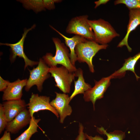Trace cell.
Listing matches in <instances>:
<instances>
[{
  "mask_svg": "<svg viewBox=\"0 0 140 140\" xmlns=\"http://www.w3.org/2000/svg\"><path fill=\"white\" fill-rule=\"evenodd\" d=\"M52 39L56 48L55 55L53 56L51 53H47L43 57L44 61L50 67L60 64L70 71L75 72L77 69L71 62L69 50L59 38Z\"/></svg>",
  "mask_w": 140,
  "mask_h": 140,
  "instance_id": "1",
  "label": "cell"
},
{
  "mask_svg": "<svg viewBox=\"0 0 140 140\" xmlns=\"http://www.w3.org/2000/svg\"><path fill=\"white\" fill-rule=\"evenodd\" d=\"M107 44L100 45L94 41L87 40L78 44L75 48L77 60L80 63L85 62L88 65L90 71L94 70L92 63L94 57L100 50L106 49Z\"/></svg>",
  "mask_w": 140,
  "mask_h": 140,
  "instance_id": "2",
  "label": "cell"
},
{
  "mask_svg": "<svg viewBox=\"0 0 140 140\" xmlns=\"http://www.w3.org/2000/svg\"><path fill=\"white\" fill-rule=\"evenodd\" d=\"M94 33V41L101 45L107 44L115 38L120 36L111 24L104 20H88Z\"/></svg>",
  "mask_w": 140,
  "mask_h": 140,
  "instance_id": "3",
  "label": "cell"
},
{
  "mask_svg": "<svg viewBox=\"0 0 140 140\" xmlns=\"http://www.w3.org/2000/svg\"><path fill=\"white\" fill-rule=\"evenodd\" d=\"M88 15H85L72 18L66 27V33L79 36L88 40L94 41V32L88 22Z\"/></svg>",
  "mask_w": 140,
  "mask_h": 140,
  "instance_id": "4",
  "label": "cell"
},
{
  "mask_svg": "<svg viewBox=\"0 0 140 140\" xmlns=\"http://www.w3.org/2000/svg\"><path fill=\"white\" fill-rule=\"evenodd\" d=\"M49 72L54 79L55 86L64 93H69L71 84L75 76V72L70 71L62 66L60 67L57 66L50 67Z\"/></svg>",
  "mask_w": 140,
  "mask_h": 140,
  "instance_id": "5",
  "label": "cell"
},
{
  "mask_svg": "<svg viewBox=\"0 0 140 140\" xmlns=\"http://www.w3.org/2000/svg\"><path fill=\"white\" fill-rule=\"evenodd\" d=\"M49 68L43 60L40 58L36 68L32 70L29 69L30 75L25 87V91H28L32 86L36 85L38 90L41 92L43 83L50 76Z\"/></svg>",
  "mask_w": 140,
  "mask_h": 140,
  "instance_id": "6",
  "label": "cell"
},
{
  "mask_svg": "<svg viewBox=\"0 0 140 140\" xmlns=\"http://www.w3.org/2000/svg\"><path fill=\"white\" fill-rule=\"evenodd\" d=\"M114 78L113 74L103 78L98 81H95L94 86L83 94V98L86 102L91 101L95 109V104L96 100L103 98L104 94L110 84V80Z\"/></svg>",
  "mask_w": 140,
  "mask_h": 140,
  "instance_id": "7",
  "label": "cell"
},
{
  "mask_svg": "<svg viewBox=\"0 0 140 140\" xmlns=\"http://www.w3.org/2000/svg\"><path fill=\"white\" fill-rule=\"evenodd\" d=\"M50 100L49 97L32 93L27 105L31 117L33 116L34 113L39 111L47 110L52 112L58 118L59 114L55 109L51 105Z\"/></svg>",
  "mask_w": 140,
  "mask_h": 140,
  "instance_id": "8",
  "label": "cell"
},
{
  "mask_svg": "<svg viewBox=\"0 0 140 140\" xmlns=\"http://www.w3.org/2000/svg\"><path fill=\"white\" fill-rule=\"evenodd\" d=\"M36 27L33 25L31 28L28 29H25L22 37L18 42L15 44L3 43H0L1 45H4L9 46L11 48L12 52L11 60L13 61L17 56L23 58L25 62L24 68L28 66L32 67L38 64V62L32 61L29 59L25 54L24 51V43L27 33L30 31L34 29Z\"/></svg>",
  "mask_w": 140,
  "mask_h": 140,
  "instance_id": "9",
  "label": "cell"
},
{
  "mask_svg": "<svg viewBox=\"0 0 140 140\" xmlns=\"http://www.w3.org/2000/svg\"><path fill=\"white\" fill-rule=\"evenodd\" d=\"M55 93L56 97L50 102V104L57 111L60 118V122L62 123L66 117L70 115L72 112V108L69 104V97L66 94Z\"/></svg>",
  "mask_w": 140,
  "mask_h": 140,
  "instance_id": "10",
  "label": "cell"
},
{
  "mask_svg": "<svg viewBox=\"0 0 140 140\" xmlns=\"http://www.w3.org/2000/svg\"><path fill=\"white\" fill-rule=\"evenodd\" d=\"M27 80L18 79L12 82H10L6 88L3 91L2 100L3 101L21 99L22 96V89L25 86Z\"/></svg>",
  "mask_w": 140,
  "mask_h": 140,
  "instance_id": "11",
  "label": "cell"
},
{
  "mask_svg": "<svg viewBox=\"0 0 140 140\" xmlns=\"http://www.w3.org/2000/svg\"><path fill=\"white\" fill-rule=\"evenodd\" d=\"M31 117L26 108L18 114L12 120L8 123L6 130L12 134H16L23 128L29 124Z\"/></svg>",
  "mask_w": 140,
  "mask_h": 140,
  "instance_id": "12",
  "label": "cell"
},
{
  "mask_svg": "<svg viewBox=\"0 0 140 140\" xmlns=\"http://www.w3.org/2000/svg\"><path fill=\"white\" fill-rule=\"evenodd\" d=\"M129 10V20L127 26V33L123 38L118 44L117 47H121L125 46L128 51L131 52L132 48L128 44V37L131 32L140 25V10L131 9Z\"/></svg>",
  "mask_w": 140,
  "mask_h": 140,
  "instance_id": "13",
  "label": "cell"
},
{
  "mask_svg": "<svg viewBox=\"0 0 140 140\" xmlns=\"http://www.w3.org/2000/svg\"><path fill=\"white\" fill-rule=\"evenodd\" d=\"M2 104L8 122L26 108L27 106L25 101L21 99L6 101Z\"/></svg>",
  "mask_w": 140,
  "mask_h": 140,
  "instance_id": "14",
  "label": "cell"
},
{
  "mask_svg": "<svg viewBox=\"0 0 140 140\" xmlns=\"http://www.w3.org/2000/svg\"><path fill=\"white\" fill-rule=\"evenodd\" d=\"M50 27L56 31L64 39L66 45L69 48L70 56L71 62L72 64L75 66L76 62L77 60V57L75 52V48L79 44L86 41L87 39L80 36L75 35L71 38L68 37L57 30L52 26Z\"/></svg>",
  "mask_w": 140,
  "mask_h": 140,
  "instance_id": "15",
  "label": "cell"
},
{
  "mask_svg": "<svg viewBox=\"0 0 140 140\" xmlns=\"http://www.w3.org/2000/svg\"><path fill=\"white\" fill-rule=\"evenodd\" d=\"M140 58V52L132 57H130L125 60L123 66L113 73L114 78L124 76L126 71H130L132 72L135 75L137 80L140 78L135 72V67L138 60Z\"/></svg>",
  "mask_w": 140,
  "mask_h": 140,
  "instance_id": "16",
  "label": "cell"
},
{
  "mask_svg": "<svg viewBox=\"0 0 140 140\" xmlns=\"http://www.w3.org/2000/svg\"><path fill=\"white\" fill-rule=\"evenodd\" d=\"M75 73V76L78 77V78L76 81H74V89L69 97L70 101L77 94H83L86 91L92 88L90 84L85 81L83 75V72L81 68L77 69Z\"/></svg>",
  "mask_w": 140,
  "mask_h": 140,
  "instance_id": "17",
  "label": "cell"
},
{
  "mask_svg": "<svg viewBox=\"0 0 140 140\" xmlns=\"http://www.w3.org/2000/svg\"><path fill=\"white\" fill-rule=\"evenodd\" d=\"M97 131L100 134L106 135L107 137L106 140H123L125 138V133L120 130H115L113 132H107L103 127L97 128ZM86 138L88 140H104L99 136L92 137L85 134Z\"/></svg>",
  "mask_w": 140,
  "mask_h": 140,
  "instance_id": "18",
  "label": "cell"
},
{
  "mask_svg": "<svg viewBox=\"0 0 140 140\" xmlns=\"http://www.w3.org/2000/svg\"><path fill=\"white\" fill-rule=\"evenodd\" d=\"M40 120V119H36L33 116L32 117L29 127L14 140H30L32 136L38 132V124Z\"/></svg>",
  "mask_w": 140,
  "mask_h": 140,
  "instance_id": "19",
  "label": "cell"
},
{
  "mask_svg": "<svg viewBox=\"0 0 140 140\" xmlns=\"http://www.w3.org/2000/svg\"><path fill=\"white\" fill-rule=\"evenodd\" d=\"M24 6L28 9H32L36 12L45 10L42 0H22L19 1Z\"/></svg>",
  "mask_w": 140,
  "mask_h": 140,
  "instance_id": "20",
  "label": "cell"
},
{
  "mask_svg": "<svg viewBox=\"0 0 140 140\" xmlns=\"http://www.w3.org/2000/svg\"><path fill=\"white\" fill-rule=\"evenodd\" d=\"M114 4L115 5L124 4L129 9L140 10V0H117L114 1Z\"/></svg>",
  "mask_w": 140,
  "mask_h": 140,
  "instance_id": "21",
  "label": "cell"
},
{
  "mask_svg": "<svg viewBox=\"0 0 140 140\" xmlns=\"http://www.w3.org/2000/svg\"><path fill=\"white\" fill-rule=\"evenodd\" d=\"M8 122L5 114L2 104H0V133L3 131L7 125Z\"/></svg>",
  "mask_w": 140,
  "mask_h": 140,
  "instance_id": "22",
  "label": "cell"
},
{
  "mask_svg": "<svg viewBox=\"0 0 140 140\" xmlns=\"http://www.w3.org/2000/svg\"><path fill=\"white\" fill-rule=\"evenodd\" d=\"M43 4L45 9L49 10L55 9V3L53 0H43Z\"/></svg>",
  "mask_w": 140,
  "mask_h": 140,
  "instance_id": "23",
  "label": "cell"
},
{
  "mask_svg": "<svg viewBox=\"0 0 140 140\" xmlns=\"http://www.w3.org/2000/svg\"><path fill=\"white\" fill-rule=\"evenodd\" d=\"M84 127L82 124L80 123L79 124V135L76 138L75 140H86V138L85 134L83 132Z\"/></svg>",
  "mask_w": 140,
  "mask_h": 140,
  "instance_id": "24",
  "label": "cell"
},
{
  "mask_svg": "<svg viewBox=\"0 0 140 140\" xmlns=\"http://www.w3.org/2000/svg\"><path fill=\"white\" fill-rule=\"evenodd\" d=\"M10 82L3 79L0 76V91H3L7 87Z\"/></svg>",
  "mask_w": 140,
  "mask_h": 140,
  "instance_id": "25",
  "label": "cell"
},
{
  "mask_svg": "<svg viewBox=\"0 0 140 140\" xmlns=\"http://www.w3.org/2000/svg\"><path fill=\"white\" fill-rule=\"evenodd\" d=\"M0 140H11L10 133L5 130Z\"/></svg>",
  "mask_w": 140,
  "mask_h": 140,
  "instance_id": "26",
  "label": "cell"
},
{
  "mask_svg": "<svg viewBox=\"0 0 140 140\" xmlns=\"http://www.w3.org/2000/svg\"><path fill=\"white\" fill-rule=\"evenodd\" d=\"M109 1V0H99L95 1L94 3L95 4V6L94 8H96L101 5L106 4Z\"/></svg>",
  "mask_w": 140,
  "mask_h": 140,
  "instance_id": "27",
  "label": "cell"
},
{
  "mask_svg": "<svg viewBox=\"0 0 140 140\" xmlns=\"http://www.w3.org/2000/svg\"><path fill=\"white\" fill-rule=\"evenodd\" d=\"M55 3H59L62 2L61 0H53Z\"/></svg>",
  "mask_w": 140,
  "mask_h": 140,
  "instance_id": "28",
  "label": "cell"
}]
</instances>
